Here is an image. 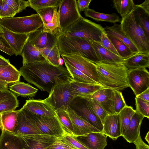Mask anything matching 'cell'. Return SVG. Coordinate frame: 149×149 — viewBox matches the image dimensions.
<instances>
[{
	"instance_id": "cell-10",
	"label": "cell",
	"mask_w": 149,
	"mask_h": 149,
	"mask_svg": "<svg viewBox=\"0 0 149 149\" xmlns=\"http://www.w3.org/2000/svg\"><path fill=\"white\" fill-rule=\"evenodd\" d=\"M58 7L59 28L62 32L82 17L76 0H62Z\"/></svg>"
},
{
	"instance_id": "cell-49",
	"label": "cell",
	"mask_w": 149,
	"mask_h": 149,
	"mask_svg": "<svg viewBox=\"0 0 149 149\" xmlns=\"http://www.w3.org/2000/svg\"><path fill=\"white\" fill-rule=\"evenodd\" d=\"M17 14L7 4L4 0H3L1 8L0 11V19L13 17Z\"/></svg>"
},
{
	"instance_id": "cell-9",
	"label": "cell",
	"mask_w": 149,
	"mask_h": 149,
	"mask_svg": "<svg viewBox=\"0 0 149 149\" xmlns=\"http://www.w3.org/2000/svg\"><path fill=\"white\" fill-rule=\"evenodd\" d=\"M88 95L75 97L69 107L78 115L102 132L103 125L90 106Z\"/></svg>"
},
{
	"instance_id": "cell-20",
	"label": "cell",
	"mask_w": 149,
	"mask_h": 149,
	"mask_svg": "<svg viewBox=\"0 0 149 149\" xmlns=\"http://www.w3.org/2000/svg\"><path fill=\"white\" fill-rule=\"evenodd\" d=\"M102 132L113 140L122 136L119 114L108 115L103 124Z\"/></svg>"
},
{
	"instance_id": "cell-25",
	"label": "cell",
	"mask_w": 149,
	"mask_h": 149,
	"mask_svg": "<svg viewBox=\"0 0 149 149\" xmlns=\"http://www.w3.org/2000/svg\"><path fill=\"white\" fill-rule=\"evenodd\" d=\"M21 55L23 65L46 60L39 50L30 44L28 40L23 47Z\"/></svg>"
},
{
	"instance_id": "cell-61",
	"label": "cell",
	"mask_w": 149,
	"mask_h": 149,
	"mask_svg": "<svg viewBox=\"0 0 149 149\" xmlns=\"http://www.w3.org/2000/svg\"><path fill=\"white\" fill-rule=\"evenodd\" d=\"M3 33V31L2 27L0 25V33L2 34Z\"/></svg>"
},
{
	"instance_id": "cell-62",
	"label": "cell",
	"mask_w": 149,
	"mask_h": 149,
	"mask_svg": "<svg viewBox=\"0 0 149 149\" xmlns=\"http://www.w3.org/2000/svg\"><path fill=\"white\" fill-rule=\"evenodd\" d=\"M3 0H0V11L1 9L2 4Z\"/></svg>"
},
{
	"instance_id": "cell-29",
	"label": "cell",
	"mask_w": 149,
	"mask_h": 149,
	"mask_svg": "<svg viewBox=\"0 0 149 149\" xmlns=\"http://www.w3.org/2000/svg\"><path fill=\"white\" fill-rule=\"evenodd\" d=\"M104 28L107 35L115 36L127 45L134 54L139 52L138 49L122 30L120 24L114 23L112 26H106Z\"/></svg>"
},
{
	"instance_id": "cell-55",
	"label": "cell",
	"mask_w": 149,
	"mask_h": 149,
	"mask_svg": "<svg viewBox=\"0 0 149 149\" xmlns=\"http://www.w3.org/2000/svg\"><path fill=\"white\" fill-rule=\"evenodd\" d=\"M136 97L149 102V88L141 93Z\"/></svg>"
},
{
	"instance_id": "cell-14",
	"label": "cell",
	"mask_w": 149,
	"mask_h": 149,
	"mask_svg": "<svg viewBox=\"0 0 149 149\" xmlns=\"http://www.w3.org/2000/svg\"><path fill=\"white\" fill-rule=\"evenodd\" d=\"M60 32L58 29L56 32L52 34L43 31L42 28L29 33L28 40L29 43L38 50L51 47L56 42Z\"/></svg>"
},
{
	"instance_id": "cell-34",
	"label": "cell",
	"mask_w": 149,
	"mask_h": 149,
	"mask_svg": "<svg viewBox=\"0 0 149 149\" xmlns=\"http://www.w3.org/2000/svg\"><path fill=\"white\" fill-rule=\"evenodd\" d=\"M84 14L86 16L90 17L97 21H104L116 23L120 22L119 17L116 13L111 14L101 13L95 11L90 8L84 11Z\"/></svg>"
},
{
	"instance_id": "cell-58",
	"label": "cell",
	"mask_w": 149,
	"mask_h": 149,
	"mask_svg": "<svg viewBox=\"0 0 149 149\" xmlns=\"http://www.w3.org/2000/svg\"><path fill=\"white\" fill-rule=\"evenodd\" d=\"M8 84H0V91L8 90Z\"/></svg>"
},
{
	"instance_id": "cell-11",
	"label": "cell",
	"mask_w": 149,
	"mask_h": 149,
	"mask_svg": "<svg viewBox=\"0 0 149 149\" xmlns=\"http://www.w3.org/2000/svg\"><path fill=\"white\" fill-rule=\"evenodd\" d=\"M16 134L19 137L24 149H49L54 142L62 136L42 134Z\"/></svg>"
},
{
	"instance_id": "cell-22",
	"label": "cell",
	"mask_w": 149,
	"mask_h": 149,
	"mask_svg": "<svg viewBox=\"0 0 149 149\" xmlns=\"http://www.w3.org/2000/svg\"><path fill=\"white\" fill-rule=\"evenodd\" d=\"M105 88L100 84H93L70 81V89L76 97L92 95L96 91Z\"/></svg>"
},
{
	"instance_id": "cell-47",
	"label": "cell",
	"mask_w": 149,
	"mask_h": 149,
	"mask_svg": "<svg viewBox=\"0 0 149 149\" xmlns=\"http://www.w3.org/2000/svg\"><path fill=\"white\" fill-rule=\"evenodd\" d=\"M136 110L144 117L149 118V102L136 97Z\"/></svg>"
},
{
	"instance_id": "cell-37",
	"label": "cell",
	"mask_w": 149,
	"mask_h": 149,
	"mask_svg": "<svg viewBox=\"0 0 149 149\" xmlns=\"http://www.w3.org/2000/svg\"><path fill=\"white\" fill-rule=\"evenodd\" d=\"M114 7L124 19L132 11L135 4L132 0H113Z\"/></svg>"
},
{
	"instance_id": "cell-38",
	"label": "cell",
	"mask_w": 149,
	"mask_h": 149,
	"mask_svg": "<svg viewBox=\"0 0 149 149\" xmlns=\"http://www.w3.org/2000/svg\"><path fill=\"white\" fill-rule=\"evenodd\" d=\"M136 110L130 106L127 105L119 113L121 130L122 136L127 129L131 118Z\"/></svg>"
},
{
	"instance_id": "cell-44",
	"label": "cell",
	"mask_w": 149,
	"mask_h": 149,
	"mask_svg": "<svg viewBox=\"0 0 149 149\" xmlns=\"http://www.w3.org/2000/svg\"><path fill=\"white\" fill-rule=\"evenodd\" d=\"M57 8L48 7L37 10L36 11L41 18L43 25H45L51 22L56 10Z\"/></svg>"
},
{
	"instance_id": "cell-7",
	"label": "cell",
	"mask_w": 149,
	"mask_h": 149,
	"mask_svg": "<svg viewBox=\"0 0 149 149\" xmlns=\"http://www.w3.org/2000/svg\"><path fill=\"white\" fill-rule=\"evenodd\" d=\"M28 119L41 134L63 136L67 134L56 116L47 117L30 112L23 106L22 107Z\"/></svg>"
},
{
	"instance_id": "cell-36",
	"label": "cell",
	"mask_w": 149,
	"mask_h": 149,
	"mask_svg": "<svg viewBox=\"0 0 149 149\" xmlns=\"http://www.w3.org/2000/svg\"><path fill=\"white\" fill-rule=\"evenodd\" d=\"M107 35L121 58L125 60L135 54L127 45L119 39L112 36Z\"/></svg>"
},
{
	"instance_id": "cell-59",
	"label": "cell",
	"mask_w": 149,
	"mask_h": 149,
	"mask_svg": "<svg viewBox=\"0 0 149 149\" xmlns=\"http://www.w3.org/2000/svg\"><path fill=\"white\" fill-rule=\"evenodd\" d=\"M146 141L149 144V132H148L147 133L146 136L145 138Z\"/></svg>"
},
{
	"instance_id": "cell-40",
	"label": "cell",
	"mask_w": 149,
	"mask_h": 149,
	"mask_svg": "<svg viewBox=\"0 0 149 149\" xmlns=\"http://www.w3.org/2000/svg\"><path fill=\"white\" fill-rule=\"evenodd\" d=\"M56 116L67 134L73 135L72 123L67 111L62 109L55 111Z\"/></svg>"
},
{
	"instance_id": "cell-46",
	"label": "cell",
	"mask_w": 149,
	"mask_h": 149,
	"mask_svg": "<svg viewBox=\"0 0 149 149\" xmlns=\"http://www.w3.org/2000/svg\"><path fill=\"white\" fill-rule=\"evenodd\" d=\"M114 94V108L115 114H118L127 106L120 91L113 90Z\"/></svg>"
},
{
	"instance_id": "cell-1",
	"label": "cell",
	"mask_w": 149,
	"mask_h": 149,
	"mask_svg": "<svg viewBox=\"0 0 149 149\" xmlns=\"http://www.w3.org/2000/svg\"><path fill=\"white\" fill-rule=\"evenodd\" d=\"M19 71L28 82L49 93L56 86L73 79L66 67L54 66L47 60L22 65Z\"/></svg>"
},
{
	"instance_id": "cell-13",
	"label": "cell",
	"mask_w": 149,
	"mask_h": 149,
	"mask_svg": "<svg viewBox=\"0 0 149 149\" xmlns=\"http://www.w3.org/2000/svg\"><path fill=\"white\" fill-rule=\"evenodd\" d=\"M127 81L136 96L149 88V73L146 68L130 69Z\"/></svg>"
},
{
	"instance_id": "cell-12",
	"label": "cell",
	"mask_w": 149,
	"mask_h": 149,
	"mask_svg": "<svg viewBox=\"0 0 149 149\" xmlns=\"http://www.w3.org/2000/svg\"><path fill=\"white\" fill-rule=\"evenodd\" d=\"M64 61L95 81L100 84L96 66L93 62L81 56L62 54Z\"/></svg>"
},
{
	"instance_id": "cell-4",
	"label": "cell",
	"mask_w": 149,
	"mask_h": 149,
	"mask_svg": "<svg viewBox=\"0 0 149 149\" xmlns=\"http://www.w3.org/2000/svg\"><path fill=\"white\" fill-rule=\"evenodd\" d=\"M104 31V28L101 25L82 17L62 33L66 37L80 38L100 44L102 34Z\"/></svg>"
},
{
	"instance_id": "cell-50",
	"label": "cell",
	"mask_w": 149,
	"mask_h": 149,
	"mask_svg": "<svg viewBox=\"0 0 149 149\" xmlns=\"http://www.w3.org/2000/svg\"><path fill=\"white\" fill-rule=\"evenodd\" d=\"M100 44L105 49L119 56L118 53L113 44L108 38L105 31L102 32V34Z\"/></svg>"
},
{
	"instance_id": "cell-48",
	"label": "cell",
	"mask_w": 149,
	"mask_h": 149,
	"mask_svg": "<svg viewBox=\"0 0 149 149\" xmlns=\"http://www.w3.org/2000/svg\"><path fill=\"white\" fill-rule=\"evenodd\" d=\"M61 138L63 140L76 149H88L82 144L75 136L66 134Z\"/></svg>"
},
{
	"instance_id": "cell-41",
	"label": "cell",
	"mask_w": 149,
	"mask_h": 149,
	"mask_svg": "<svg viewBox=\"0 0 149 149\" xmlns=\"http://www.w3.org/2000/svg\"><path fill=\"white\" fill-rule=\"evenodd\" d=\"M62 0H29L30 7L36 11L48 7L58 8Z\"/></svg>"
},
{
	"instance_id": "cell-26",
	"label": "cell",
	"mask_w": 149,
	"mask_h": 149,
	"mask_svg": "<svg viewBox=\"0 0 149 149\" xmlns=\"http://www.w3.org/2000/svg\"><path fill=\"white\" fill-rule=\"evenodd\" d=\"M0 149H24L19 136L16 134L1 130Z\"/></svg>"
},
{
	"instance_id": "cell-54",
	"label": "cell",
	"mask_w": 149,
	"mask_h": 149,
	"mask_svg": "<svg viewBox=\"0 0 149 149\" xmlns=\"http://www.w3.org/2000/svg\"><path fill=\"white\" fill-rule=\"evenodd\" d=\"M133 143L136 146V149H149V146L143 141L140 134Z\"/></svg>"
},
{
	"instance_id": "cell-19",
	"label": "cell",
	"mask_w": 149,
	"mask_h": 149,
	"mask_svg": "<svg viewBox=\"0 0 149 149\" xmlns=\"http://www.w3.org/2000/svg\"><path fill=\"white\" fill-rule=\"evenodd\" d=\"M24 106L29 111L37 115L47 117L56 116L55 111L43 100H27Z\"/></svg>"
},
{
	"instance_id": "cell-39",
	"label": "cell",
	"mask_w": 149,
	"mask_h": 149,
	"mask_svg": "<svg viewBox=\"0 0 149 149\" xmlns=\"http://www.w3.org/2000/svg\"><path fill=\"white\" fill-rule=\"evenodd\" d=\"M64 62L66 68L75 81L93 84H99L69 64Z\"/></svg>"
},
{
	"instance_id": "cell-2",
	"label": "cell",
	"mask_w": 149,
	"mask_h": 149,
	"mask_svg": "<svg viewBox=\"0 0 149 149\" xmlns=\"http://www.w3.org/2000/svg\"><path fill=\"white\" fill-rule=\"evenodd\" d=\"M93 63L96 67L100 83L105 88L121 91L129 87L127 81L128 69L123 63Z\"/></svg>"
},
{
	"instance_id": "cell-52",
	"label": "cell",
	"mask_w": 149,
	"mask_h": 149,
	"mask_svg": "<svg viewBox=\"0 0 149 149\" xmlns=\"http://www.w3.org/2000/svg\"><path fill=\"white\" fill-rule=\"evenodd\" d=\"M3 33H0V50L11 56L14 54V52L5 39Z\"/></svg>"
},
{
	"instance_id": "cell-45",
	"label": "cell",
	"mask_w": 149,
	"mask_h": 149,
	"mask_svg": "<svg viewBox=\"0 0 149 149\" xmlns=\"http://www.w3.org/2000/svg\"><path fill=\"white\" fill-rule=\"evenodd\" d=\"M7 4L11 9L17 13L30 7L29 0H4Z\"/></svg>"
},
{
	"instance_id": "cell-53",
	"label": "cell",
	"mask_w": 149,
	"mask_h": 149,
	"mask_svg": "<svg viewBox=\"0 0 149 149\" xmlns=\"http://www.w3.org/2000/svg\"><path fill=\"white\" fill-rule=\"evenodd\" d=\"M92 0H78L77 1L79 11H85L89 8V6Z\"/></svg>"
},
{
	"instance_id": "cell-3",
	"label": "cell",
	"mask_w": 149,
	"mask_h": 149,
	"mask_svg": "<svg viewBox=\"0 0 149 149\" xmlns=\"http://www.w3.org/2000/svg\"><path fill=\"white\" fill-rule=\"evenodd\" d=\"M60 54H73L83 57L93 62L99 61L90 41L75 37H66L61 32L57 39Z\"/></svg>"
},
{
	"instance_id": "cell-42",
	"label": "cell",
	"mask_w": 149,
	"mask_h": 149,
	"mask_svg": "<svg viewBox=\"0 0 149 149\" xmlns=\"http://www.w3.org/2000/svg\"><path fill=\"white\" fill-rule=\"evenodd\" d=\"M91 95H88L90 106L95 114L100 119L103 124L106 118L109 114L96 100L92 98Z\"/></svg>"
},
{
	"instance_id": "cell-15",
	"label": "cell",
	"mask_w": 149,
	"mask_h": 149,
	"mask_svg": "<svg viewBox=\"0 0 149 149\" xmlns=\"http://www.w3.org/2000/svg\"><path fill=\"white\" fill-rule=\"evenodd\" d=\"M67 111L72 123L73 136H78L93 132H102L78 115L70 107Z\"/></svg>"
},
{
	"instance_id": "cell-35",
	"label": "cell",
	"mask_w": 149,
	"mask_h": 149,
	"mask_svg": "<svg viewBox=\"0 0 149 149\" xmlns=\"http://www.w3.org/2000/svg\"><path fill=\"white\" fill-rule=\"evenodd\" d=\"M45 58L52 65H60V53L56 42L52 47L45 48L39 50Z\"/></svg>"
},
{
	"instance_id": "cell-33",
	"label": "cell",
	"mask_w": 149,
	"mask_h": 149,
	"mask_svg": "<svg viewBox=\"0 0 149 149\" xmlns=\"http://www.w3.org/2000/svg\"><path fill=\"white\" fill-rule=\"evenodd\" d=\"M21 76L19 71L11 64L0 66V79L8 84L19 81Z\"/></svg>"
},
{
	"instance_id": "cell-57",
	"label": "cell",
	"mask_w": 149,
	"mask_h": 149,
	"mask_svg": "<svg viewBox=\"0 0 149 149\" xmlns=\"http://www.w3.org/2000/svg\"><path fill=\"white\" fill-rule=\"evenodd\" d=\"M140 5L145 10L149 12V0H146Z\"/></svg>"
},
{
	"instance_id": "cell-16",
	"label": "cell",
	"mask_w": 149,
	"mask_h": 149,
	"mask_svg": "<svg viewBox=\"0 0 149 149\" xmlns=\"http://www.w3.org/2000/svg\"><path fill=\"white\" fill-rule=\"evenodd\" d=\"M75 136L88 149H104L107 145V136L102 132H93Z\"/></svg>"
},
{
	"instance_id": "cell-51",
	"label": "cell",
	"mask_w": 149,
	"mask_h": 149,
	"mask_svg": "<svg viewBox=\"0 0 149 149\" xmlns=\"http://www.w3.org/2000/svg\"><path fill=\"white\" fill-rule=\"evenodd\" d=\"M62 137L59 138L54 142L49 149H76L63 140Z\"/></svg>"
},
{
	"instance_id": "cell-24",
	"label": "cell",
	"mask_w": 149,
	"mask_h": 149,
	"mask_svg": "<svg viewBox=\"0 0 149 149\" xmlns=\"http://www.w3.org/2000/svg\"><path fill=\"white\" fill-rule=\"evenodd\" d=\"M90 42L99 62L111 64L123 63L124 59L104 48L100 43Z\"/></svg>"
},
{
	"instance_id": "cell-30",
	"label": "cell",
	"mask_w": 149,
	"mask_h": 149,
	"mask_svg": "<svg viewBox=\"0 0 149 149\" xmlns=\"http://www.w3.org/2000/svg\"><path fill=\"white\" fill-rule=\"evenodd\" d=\"M18 110L10 111L0 114V128L10 132L15 133L17 123Z\"/></svg>"
},
{
	"instance_id": "cell-27",
	"label": "cell",
	"mask_w": 149,
	"mask_h": 149,
	"mask_svg": "<svg viewBox=\"0 0 149 149\" xmlns=\"http://www.w3.org/2000/svg\"><path fill=\"white\" fill-rule=\"evenodd\" d=\"M123 64L129 69L149 67V52H139L124 60Z\"/></svg>"
},
{
	"instance_id": "cell-23",
	"label": "cell",
	"mask_w": 149,
	"mask_h": 149,
	"mask_svg": "<svg viewBox=\"0 0 149 149\" xmlns=\"http://www.w3.org/2000/svg\"><path fill=\"white\" fill-rule=\"evenodd\" d=\"M15 133L25 135L41 134L27 118L22 108L18 110Z\"/></svg>"
},
{
	"instance_id": "cell-8",
	"label": "cell",
	"mask_w": 149,
	"mask_h": 149,
	"mask_svg": "<svg viewBox=\"0 0 149 149\" xmlns=\"http://www.w3.org/2000/svg\"><path fill=\"white\" fill-rule=\"evenodd\" d=\"M70 81L60 84L54 87L44 101L49 104L55 111L62 109L67 111L75 97L70 89Z\"/></svg>"
},
{
	"instance_id": "cell-43",
	"label": "cell",
	"mask_w": 149,
	"mask_h": 149,
	"mask_svg": "<svg viewBox=\"0 0 149 149\" xmlns=\"http://www.w3.org/2000/svg\"><path fill=\"white\" fill-rule=\"evenodd\" d=\"M57 10V9L55 11L51 22L42 25V29L44 32L53 34L59 28L58 15Z\"/></svg>"
},
{
	"instance_id": "cell-56",
	"label": "cell",
	"mask_w": 149,
	"mask_h": 149,
	"mask_svg": "<svg viewBox=\"0 0 149 149\" xmlns=\"http://www.w3.org/2000/svg\"><path fill=\"white\" fill-rule=\"evenodd\" d=\"M11 64L8 59H6L0 55V66L8 65Z\"/></svg>"
},
{
	"instance_id": "cell-60",
	"label": "cell",
	"mask_w": 149,
	"mask_h": 149,
	"mask_svg": "<svg viewBox=\"0 0 149 149\" xmlns=\"http://www.w3.org/2000/svg\"><path fill=\"white\" fill-rule=\"evenodd\" d=\"M0 84H9L8 83L3 81L2 80H1L0 79Z\"/></svg>"
},
{
	"instance_id": "cell-6",
	"label": "cell",
	"mask_w": 149,
	"mask_h": 149,
	"mask_svg": "<svg viewBox=\"0 0 149 149\" xmlns=\"http://www.w3.org/2000/svg\"><path fill=\"white\" fill-rule=\"evenodd\" d=\"M43 23L38 14L0 19V25L14 33H30L42 27Z\"/></svg>"
},
{
	"instance_id": "cell-17",
	"label": "cell",
	"mask_w": 149,
	"mask_h": 149,
	"mask_svg": "<svg viewBox=\"0 0 149 149\" xmlns=\"http://www.w3.org/2000/svg\"><path fill=\"white\" fill-rule=\"evenodd\" d=\"M1 26L3 28V36L14 54L16 56L21 55L23 47L27 40L29 33H14Z\"/></svg>"
},
{
	"instance_id": "cell-18",
	"label": "cell",
	"mask_w": 149,
	"mask_h": 149,
	"mask_svg": "<svg viewBox=\"0 0 149 149\" xmlns=\"http://www.w3.org/2000/svg\"><path fill=\"white\" fill-rule=\"evenodd\" d=\"M109 115L114 114V94L113 89L104 88L100 90L91 95Z\"/></svg>"
},
{
	"instance_id": "cell-31",
	"label": "cell",
	"mask_w": 149,
	"mask_h": 149,
	"mask_svg": "<svg viewBox=\"0 0 149 149\" xmlns=\"http://www.w3.org/2000/svg\"><path fill=\"white\" fill-rule=\"evenodd\" d=\"M132 11L136 19L149 39V12L140 4L135 5Z\"/></svg>"
},
{
	"instance_id": "cell-5",
	"label": "cell",
	"mask_w": 149,
	"mask_h": 149,
	"mask_svg": "<svg viewBox=\"0 0 149 149\" xmlns=\"http://www.w3.org/2000/svg\"><path fill=\"white\" fill-rule=\"evenodd\" d=\"M120 24L122 30L138 49L139 52H149V39L135 18L132 10Z\"/></svg>"
},
{
	"instance_id": "cell-32",
	"label": "cell",
	"mask_w": 149,
	"mask_h": 149,
	"mask_svg": "<svg viewBox=\"0 0 149 149\" xmlns=\"http://www.w3.org/2000/svg\"><path fill=\"white\" fill-rule=\"evenodd\" d=\"M9 90L17 96L33 97L38 90L31 86L23 82L18 81L9 86Z\"/></svg>"
},
{
	"instance_id": "cell-28",
	"label": "cell",
	"mask_w": 149,
	"mask_h": 149,
	"mask_svg": "<svg viewBox=\"0 0 149 149\" xmlns=\"http://www.w3.org/2000/svg\"><path fill=\"white\" fill-rule=\"evenodd\" d=\"M19 106L16 96L8 90L0 91V114L13 111Z\"/></svg>"
},
{
	"instance_id": "cell-21",
	"label": "cell",
	"mask_w": 149,
	"mask_h": 149,
	"mask_svg": "<svg viewBox=\"0 0 149 149\" xmlns=\"http://www.w3.org/2000/svg\"><path fill=\"white\" fill-rule=\"evenodd\" d=\"M144 118L136 110L127 129L122 136L127 141L134 143L138 138L140 134L141 125Z\"/></svg>"
}]
</instances>
